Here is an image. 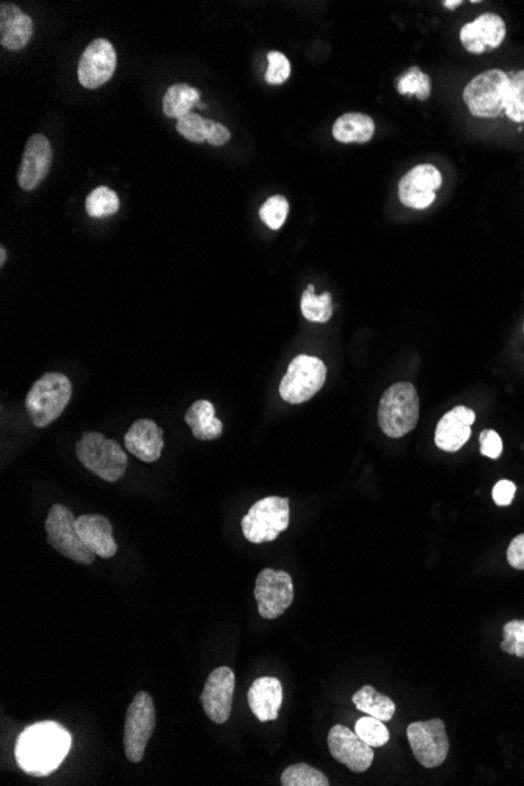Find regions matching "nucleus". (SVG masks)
<instances>
[{"instance_id":"nucleus-38","label":"nucleus","mask_w":524,"mask_h":786,"mask_svg":"<svg viewBox=\"0 0 524 786\" xmlns=\"http://www.w3.org/2000/svg\"><path fill=\"white\" fill-rule=\"evenodd\" d=\"M515 493H517V487H515L514 482L504 479V481H499L493 487V501L499 507L510 506L512 501H514Z\"/></svg>"},{"instance_id":"nucleus-43","label":"nucleus","mask_w":524,"mask_h":786,"mask_svg":"<svg viewBox=\"0 0 524 786\" xmlns=\"http://www.w3.org/2000/svg\"><path fill=\"white\" fill-rule=\"evenodd\" d=\"M523 332H524V325H523Z\"/></svg>"},{"instance_id":"nucleus-35","label":"nucleus","mask_w":524,"mask_h":786,"mask_svg":"<svg viewBox=\"0 0 524 786\" xmlns=\"http://www.w3.org/2000/svg\"><path fill=\"white\" fill-rule=\"evenodd\" d=\"M501 650L507 655L524 659V620H510L503 628Z\"/></svg>"},{"instance_id":"nucleus-28","label":"nucleus","mask_w":524,"mask_h":786,"mask_svg":"<svg viewBox=\"0 0 524 786\" xmlns=\"http://www.w3.org/2000/svg\"><path fill=\"white\" fill-rule=\"evenodd\" d=\"M302 314L306 321L327 324L333 316L332 294L324 292L322 295H316L314 284H308L302 295Z\"/></svg>"},{"instance_id":"nucleus-9","label":"nucleus","mask_w":524,"mask_h":786,"mask_svg":"<svg viewBox=\"0 0 524 786\" xmlns=\"http://www.w3.org/2000/svg\"><path fill=\"white\" fill-rule=\"evenodd\" d=\"M156 728V708L148 692H139L129 705L124 724V750L131 763H140Z\"/></svg>"},{"instance_id":"nucleus-13","label":"nucleus","mask_w":524,"mask_h":786,"mask_svg":"<svg viewBox=\"0 0 524 786\" xmlns=\"http://www.w3.org/2000/svg\"><path fill=\"white\" fill-rule=\"evenodd\" d=\"M234 688H236V677L230 667L212 670L206 680L200 700L203 703L204 713L215 724H225L230 719Z\"/></svg>"},{"instance_id":"nucleus-29","label":"nucleus","mask_w":524,"mask_h":786,"mask_svg":"<svg viewBox=\"0 0 524 786\" xmlns=\"http://www.w3.org/2000/svg\"><path fill=\"white\" fill-rule=\"evenodd\" d=\"M281 785L283 786H328L327 776L319 769L313 766L306 765V763H297V765L289 766L284 769L283 776H281Z\"/></svg>"},{"instance_id":"nucleus-27","label":"nucleus","mask_w":524,"mask_h":786,"mask_svg":"<svg viewBox=\"0 0 524 786\" xmlns=\"http://www.w3.org/2000/svg\"><path fill=\"white\" fill-rule=\"evenodd\" d=\"M396 90L402 96H416L419 101H427L432 96V79L419 66H410L396 79Z\"/></svg>"},{"instance_id":"nucleus-39","label":"nucleus","mask_w":524,"mask_h":786,"mask_svg":"<svg viewBox=\"0 0 524 786\" xmlns=\"http://www.w3.org/2000/svg\"><path fill=\"white\" fill-rule=\"evenodd\" d=\"M507 562L515 570H524V532L510 542L507 548Z\"/></svg>"},{"instance_id":"nucleus-8","label":"nucleus","mask_w":524,"mask_h":786,"mask_svg":"<svg viewBox=\"0 0 524 786\" xmlns=\"http://www.w3.org/2000/svg\"><path fill=\"white\" fill-rule=\"evenodd\" d=\"M76 520L73 512L62 504H55L46 518V532H48L49 545L57 553L68 557L73 562L90 565L95 562L96 554L88 550L82 542L81 535L77 532Z\"/></svg>"},{"instance_id":"nucleus-41","label":"nucleus","mask_w":524,"mask_h":786,"mask_svg":"<svg viewBox=\"0 0 524 786\" xmlns=\"http://www.w3.org/2000/svg\"><path fill=\"white\" fill-rule=\"evenodd\" d=\"M462 4V0H444L443 2L444 8H448V10H455V8H459Z\"/></svg>"},{"instance_id":"nucleus-1","label":"nucleus","mask_w":524,"mask_h":786,"mask_svg":"<svg viewBox=\"0 0 524 786\" xmlns=\"http://www.w3.org/2000/svg\"><path fill=\"white\" fill-rule=\"evenodd\" d=\"M73 746L71 733L57 722H38L18 736L15 757L19 768L33 777L51 776Z\"/></svg>"},{"instance_id":"nucleus-32","label":"nucleus","mask_w":524,"mask_h":786,"mask_svg":"<svg viewBox=\"0 0 524 786\" xmlns=\"http://www.w3.org/2000/svg\"><path fill=\"white\" fill-rule=\"evenodd\" d=\"M355 732L371 747H383L390 741V730L386 728L385 722L377 717L366 716L358 719Z\"/></svg>"},{"instance_id":"nucleus-4","label":"nucleus","mask_w":524,"mask_h":786,"mask_svg":"<svg viewBox=\"0 0 524 786\" xmlns=\"http://www.w3.org/2000/svg\"><path fill=\"white\" fill-rule=\"evenodd\" d=\"M379 426L390 438L410 434L419 421V396L412 383H394L380 399Z\"/></svg>"},{"instance_id":"nucleus-34","label":"nucleus","mask_w":524,"mask_h":786,"mask_svg":"<svg viewBox=\"0 0 524 786\" xmlns=\"http://www.w3.org/2000/svg\"><path fill=\"white\" fill-rule=\"evenodd\" d=\"M289 214V201L283 195H273L259 209V217L270 230H280Z\"/></svg>"},{"instance_id":"nucleus-12","label":"nucleus","mask_w":524,"mask_h":786,"mask_svg":"<svg viewBox=\"0 0 524 786\" xmlns=\"http://www.w3.org/2000/svg\"><path fill=\"white\" fill-rule=\"evenodd\" d=\"M443 184V175L435 165L419 164L408 170L397 186L399 200L416 211L430 208L437 200V190Z\"/></svg>"},{"instance_id":"nucleus-11","label":"nucleus","mask_w":524,"mask_h":786,"mask_svg":"<svg viewBox=\"0 0 524 786\" xmlns=\"http://www.w3.org/2000/svg\"><path fill=\"white\" fill-rule=\"evenodd\" d=\"M255 598L262 619H278L291 608L294 583L289 573L264 568L256 578Z\"/></svg>"},{"instance_id":"nucleus-14","label":"nucleus","mask_w":524,"mask_h":786,"mask_svg":"<svg viewBox=\"0 0 524 786\" xmlns=\"http://www.w3.org/2000/svg\"><path fill=\"white\" fill-rule=\"evenodd\" d=\"M506 35V21L496 13L477 16L474 21L466 22L459 33L463 48L474 55L496 51L506 40Z\"/></svg>"},{"instance_id":"nucleus-3","label":"nucleus","mask_w":524,"mask_h":786,"mask_svg":"<svg viewBox=\"0 0 524 786\" xmlns=\"http://www.w3.org/2000/svg\"><path fill=\"white\" fill-rule=\"evenodd\" d=\"M73 385L65 374L48 372L33 383L27 394L26 408L35 427H48L59 419L70 404Z\"/></svg>"},{"instance_id":"nucleus-40","label":"nucleus","mask_w":524,"mask_h":786,"mask_svg":"<svg viewBox=\"0 0 524 786\" xmlns=\"http://www.w3.org/2000/svg\"><path fill=\"white\" fill-rule=\"evenodd\" d=\"M230 139V129L214 121V126H212L211 132H209L208 143H211L212 146H222Z\"/></svg>"},{"instance_id":"nucleus-21","label":"nucleus","mask_w":524,"mask_h":786,"mask_svg":"<svg viewBox=\"0 0 524 786\" xmlns=\"http://www.w3.org/2000/svg\"><path fill=\"white\" fill-rule=\"evenodd\" d=\"M248 706L261 722L275 721L283 705V686L273 677H261L248 689Z\"/></svg>"},{"instance_id":"nucleus-16","label":"nucleus","mask_w":524,"mask_h":786,"mask_svg":"<svg viewBox=\"0 0 524 786\" xmlns=\"http://www.w3.org/2000/svg\"><path fill=\"white\" fill-rule=\"evenodd\" d=\"M328 749L339 763L353 772H364L371 768L374 761V747L344 725H335L328 733Z\"/></svg>"},{"instance_id":"nucleus-6","label":"nucleus","mask_w":524,"mask_h":786,"mask_svg":"<svg viewBox=\"0 0 524 786\" xmlns=\"http://www.w3.org/2000/svg\"><path fill=\"white\" fill-rule=\"evenodd\" d=\"M289 526V499L267 496L242 518V532L248 542L267 543L277 539Z\"/></svg>"},{"instance_id":"nucleus-10","label":"nucleus","mask_w":524,"mask_h":786,"mask_svg":"<svg viewBox=\"0 0 524 786\" xmlns=\"http://www.w3.org/2000/svg\"><path fill=\"white\" fill-rule=\"evenodd\" d=\"M407 738L413 755L424 768H438L449 754V738L441 719L413 722L408 725Z\"/></svg>"},{"instance_id":"nucleus-23","label":"nucleus","mask_w":524,"mask_h":786,"mask_svg":"<svg viewBox=\"0 0 524 786\" xmlns=\"http://www.w3.org/2000/svg\"><path fill=\"white\" fill-rule=\"evenodd\" d=\"M332 132L336 142L344 143V145L368 143L374 139L375 121L366 113H344L333 124Z\"/></svg>"},{"instance_id":"nucleus-31","label":"nucleus","mask_w":524,"mask_h":786,"mask_svg":"<svg viewBox=\"0 0 524 786\" xmlns=\"http://www.w3.org/2000/svg\"><path fill=\"white\" fill-rule=\"evenodd\" d=\"M510 90L506 115L514 123H524V70L509 71Z\"/></svg>"},{"instance_id":"nucleus-20","label":"nucleus","mask_w":524,"mask_h":786,"mask_svg":"<svg viewBox=\"0 0 524 786\" xmlns=\"http://www.w3.org/2000/svg\"><path fill=\"white\" fill-rule=\"evenodd\" d=\"M76 528L91 553L102 559H110L117 554L118 546L113 540L112 524L104 515H82L76 520Z\"/></svg>"},{"instance_id":"nucleus-24","label":"nucleus","mask_w":524,"mask_h":786,"mask_svg":"<svg viewBox=\"0 0 524 786\" xmlns=\"http://www.w3.org/2000/svg\"><path fill=\"white\" fill-rule=\"evenodd\" d=\"M184 419L192 427L193 437L197 440L211 441L222 437L223 423L215 416V407L209 401L195 402Z\"/></svg>"},{"instance_id":"nucleus-42","label":"nucleus","mask_w":524,"mask_h":786,"mask_svg":"<svg viewBox=\"0 0 524 786\" xmlns=\"http://www.w3.org/2000/svg\"><path fill=\"white\" fill-rule=\"evenodd\" d=\"M5 261H7V250L5 247L0 248V266H4Z\"/></svg>"},{"instance_id":"nucleus-15","label":"nucleus","mask_w":524,"mask_h":786,"mask_svg":"<svg viewBox=\"0 0 524 786\" xmlns=\"http://www.w3.org/2000/svg\"><path fill=\"white\" fill-rule=\"evenodd\" d=\"M117 68V52L110 41L98 38L82 54L77 76L85 88L95 90L112 79Z\"/></svg>"},{"instance_id":"nucleus-33","label":"nucleus","mask_w":524,"mask_h":786,"mask_svg":"<svg viewBox=\"0 0 524 786\" xmlns=\"http://www.w3.org/2000/svg\"><path fill=\"white\" fill-rule=\"evenodd\" d=\"M214 121L200 117L198 113H189L186 117L179 118L176 123V131L190 140V142H208L209 132H211Z\"/></svg>"},{"instance_id":"nucleus-26","label":"nucleus","mask_w":524,"mask_h":786,"mask_svg":"<svg viewBox=\"0 0 524 786\" xmlns=\"http://www.w3.org/2000/svg\"><path fill=\"white\" fill-rule=\"evenodd\" d=\"M200 91L186 84H176L168 88L162 101V109L168 118H182L192 113L193 107L200 102Z\"/></svg>"},{"instance_id":"nucleus-30","label":"nucleus","mask_w":524,"mask_h":786,"mask_svg":"<svg viewBox=\"0 0 524 786\" xmlns=\"http://www.w3.org/2000/svg\"><path fill=\"white\" fill-rule=\"evenodd\" d=\"M85 209L93 219H101L107 215L117 214L120 209V198L109 187H98L88 195Z\"/></svg>"},{"instance_id":"nucleus-18","label":"nucleus","mask_w":524,"mask_h":786,"mask_svg":"<svg viewBox=\"0 0 524 786\" xmlns=\"http://www.w3.org/2000/svg\"><path fill=\"white\" fill-rule=\"evenodd\" d=\"M476 423V413L471 408H452L440 419L435 429V444L444 452H457L471 438V426Z\"/></svg>"},{"instance_id":"nucleus-5","label":"nucleus","mask_w":524,"mask_h":786,"mask_svg":"<svg viewBox=\"0 0 524 786\" xmlns=\"http://www.w3.org/2000/svg\"><path fill=\"white\" fill-rule=\"evenodd\" d=\"M76 455L88 471L107 482L120 481L128 468V457L121 444L99 432H85L77 441Z\"/></svg>"},{"instance_id":"nucleus-7","label":"nucleus","mask_w":524,"mask_h":786,"mask_svg":"<svg viewBox=\"0 0 524 786\" xmlns=\"http://www.w3.org/2000/svg\"><path fill=\"white\" fill-rule=\"evenodd\" d=\"M327 368L324 361L310 355H299L289 364L280 383V396L288 404L310 401L324 386Z\"/></svg>"},{"instance_id":"nucleus-19","label":"nucleus","mask_w":524,"mask_h":786,"mask_svg":"<svg viewBox=\"0 0 524 786\" xmlns=\"http://www.w3.org/2000/svg\"><path fill=\"white\" fill-rule=\"evenodd\" d=\"M162 435L164 432L153 419H139L124 437V446L142 462L153 463L161 459L164 449Z\"/></svg>"},{"instance_id":"nucleus-36","label":"nucleus","mask_w":524,"mask_h":786,"mask_svg":"<svg viewBox=\"0 0 524 786\" xmlns=\"http://www.w3.org/2000/svg\"><path fill=\"white\" fill-rule=\"evenodd\" d=\"M269 68L266 71V82L270 85H281L291 76V62L286 55L278 51L269 52L267 55Z\"/></svg>"},{"instance_id":"nucleus-2","label":"nucleus","mask_w":524,"mask_h":786,"mask_svg":"<svg viewBox=\"0 0 524 786\" xmlns=\"http://www.w3.org/2000/svg\"><path fill=\"white\" fill-rule=\"evenodd\" d=\"M509 88V71L492 68L477 74L466 84L463 102L473 117L495 120L506 112Z\"/></svg>"},{"instance_id":"nucleus-22","label":"nucleus","mask_w":524,"mask_h":786,"mask_svg":"<svg viewBox=\"0 0 524 786\" xmlns=\"http://www.w3.org/2000/svg\"><path fill=\"white\" fill-rule=\"evenodd\" d=\"M33 37V22L16 5L0 7V43L10 51L26 48Z\"/></svg>"},{"instance_id":"nucleus-37","label":"nucleus","mask_w":524,"mask_h":786,"mask_svg":"<svg viewBox=\"0 0 524 786\" xmlns=\"http://www.w3.org/2000/svg\"><path fill=\"white\" fill-rule=\"evenodd\" d=\"M481 454L488 457V459H499V455L503 452V440L499 437L498 432L488 429L481 432Z\"/></svg>"},{"instance_id":"nucleus-25","label":"nucleus","mask_w":524,"mask_h":786,"mask_svg":"<svg viewBox=\"0 0 524 786\" xmlns=\"http://www.w3.org/2000/svg\"><path fill=\"white\" fill-rule=\"evenodd\" d=\"M352 702L361 713L377 717L383 722L391 721L396 713V703L369 685L363 686L360 691L355 692Z\"/></svg>"},{"instance_id":"nucleus-17","label":"nucleus","mask_w":524,"mask_h":786,"mask_svg":"<svg viewBox=\"0 0 524 786\" xmlns=\"http://www.w3.org/2000/svg\"><path fill=\"white\" fill-rule=\"evenodd\" d=\"M52 165V146L41 134H35L27 142L21 165H19L18 184L22 190L30 192L37 189L48 176Z\"/></svg>"}]
</instances>
